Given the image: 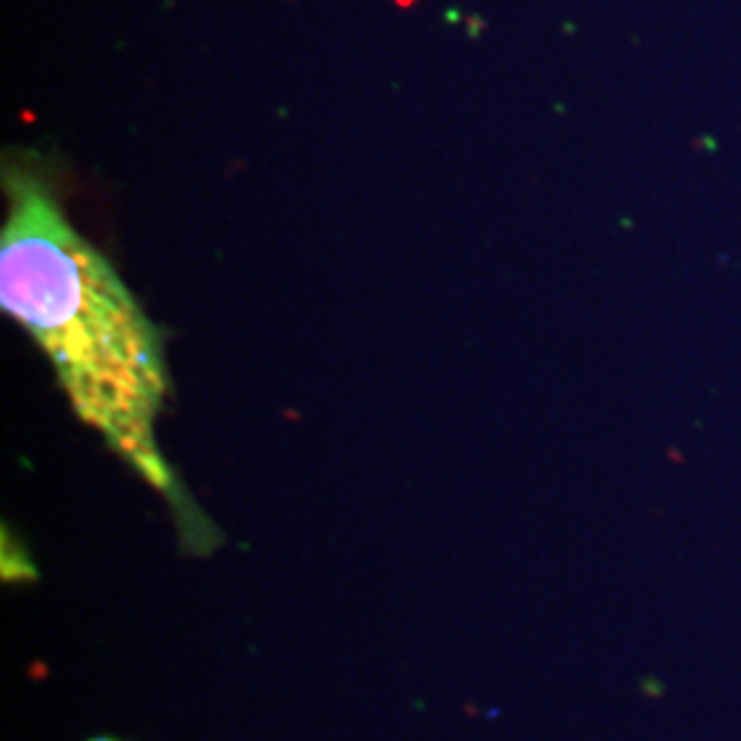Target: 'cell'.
<instances>
[{
	"label": "cell",
	"mask_w": 741,
	"mask_h": 741,
	"mask_svg": "<svg viewBox=\"0 0 741 741\" xmlns=\"http://www.w3.org/2000/svg\"><path fill=\"white\" fill-rule=\"evenodd\" d=\"M3 190V313L49 357L77 415L97 426L143 478L168 489V467L151 434L168 390L157 327L36 173L5 165Z\"/></svg>",
	"instance_id": "obj_1"
},
{
	"label": "cell",
	"mask_w": 741,
	"mask_h": 741,
	"mask_svg": "<svg viewBox=\"0 0 741 741\" xmlns=\"http://www.w3.org/2000/svg\"><path fill=\"white\" fill-rule=\"evenodd\" d=\"M93 741H110V739H93Z\"/></svg>",
	"instance_id": "obj_2"
}]
</instances>
